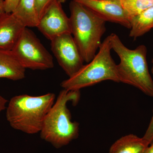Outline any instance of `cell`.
Instances as JSON below:
<instances>
[{
	"mask_svg": "<svg viewBox=\"0 0 153 153\" xmlns=\"http://www.w3.org/2000/svg\"><path fill=\"white\" fill-rule=\"evenodd\" d=\"M79 90L61 91L44 120L40 135L42 139L58 149L79 137V123L71 120L67 106L69 101L76 105L80 99Z\"/></svg>",
	"mask_w": 153,
	"mask_h": 153,
	"instance_id": "1",
	"label": "cell"
},
{
	"mask_svg": "<svg viewBox=\"0 0 153 153\" xmlns=\"http://www.w3.org/2000/svg\"><path fill=\"white\" fill-rule=\"evenodd\" d=\"M109 36L111 49L120 59L117 65L120 82L133 86L153 97V79L148 67L147 47L141 45L135 49H129L116 34L111 33Z\"/></svg>",
	"mask_w": 153,
	"mask_h": 153,
	"instance_id": "2",
	"label": "cell"
},
{
	"mask_svg": "<svg viewBox=\"0 0 153 153\" xmlns=\"http://www.w3.org/2000/svg\"><path fill=\"white\" fill-rule=\"evenodd\" d=\"M55 99V94L52 93L39 96H16L7 107V120L13 128L25 133L40 132Z\"/></svg>",
	"mask_w": 153,
	"mask_h": 153,
	"instance_id": "3",
	"label": "cell"
},
{
	"mask_svg": "<svg viewBox=\"0 0 153 153\" xmlns=\"http://www.w3.org/2000/svg\"><path fill=\"white\" fill-rule=\"evenodd\" d=\"M69 8L71 35L84 62L89 63L102 43L106 22L76 2L71 1Z\"/></svg>",
	"mask_w": 153,
	"mask_h": 153,
	"instance_id": "4",
	"label": "cell"
},
{
	"mask_svg": "<svg viewBox=\"0 0 153 153\" xmlns=\"http://www.w3.org/2000/svg\"><path fill=\"white\" fill-rule=\"evenodd\" d=\"M111 49L109 36L102 41L93 59L73 76L63 80L61 87L67 90H79L105 80L119 82L117 64L111 55Z\"/></svg>",
	"mask_w": 153,
	"mask_h": 153,
	"instance_id": "5",
	"label": "cell"
},
{
	"mask_svg": "<svg viewBox=\"0 0 153 153\" xmlns=\"http://www.w3.org/2000/svg\"><path fill=\"white\" fill-rule=\"evenodd\" d=\"M12 51L25 68L46 70L54 67L52 56L27 27L23 30Z\"/></svg>",
	"mask_w": 153,
	"mask_h": 153,
	"instance_id": "6",
	"label": "cell"
},
{
	"mask_svg": "<svg viewBox=\"0 0 153 153\" xmlns=\"http://www.w3.org/2000/svg\"><path fill=\"white\" fill-rule=\"evenodd\" d=\"M51 46L59 65L68 77L74 75L84 65L82 55L71 33L52 39Z\"/></svg>",
	"mask_w": 153,
	"mask_h": 153,
	"instance_id": "7",
	"label": "cell"
},
{
	"mask_svg": "<svg viewBox=\"0 0 153 153\" xmlns=\"http://www.w3.org/2000/svg\"><path fill=\"white\" fill-rule=\"evenodd\" d=\"M37 28L50 41L63 34H71L69 18L57 0L52 1L47 7L39 19Z\"/></svg>",
	"mask_w": 153,
	"mask_h": 153,
	"instance_id": "8",
	"label": "cell"
},
{
	"mask_svg": "<svg viewBox=\"0 0 153 153\" xmlns=\"http://www.w3.org/2000/svg\"><path fill=\"white\" fill-rule=\"evenodd\" d=\"M82 5L94 14L108 22L119 24L130 29V22L127 18L120 0H71Z\"/></svg>",
	"mask_w": 153,
	"mask_h": 153,
	"instance_id": "9",
	"label": "cell"
},
{
	"mask_svg": "<svg viewBox=\"0 0 153 153\" xmlns=\"http://www.w3.org/2000/svg\"><path fill=\"white\" fill-rule=\"evenodd\" d=\"M26 27L13 14L0 16V50H12Z\"/></svg>",
	"mask_w": 153,
	"mask_h": 153,
	"instance_id": "10",
	"label": "cell"
},
{
	"mask_svg": "<svg viewBox=\"0 0 153 153\" xmlns=\"http://www.w3.org/2000/svg\"><path fill=\"white\" fill-rule=\"evenodd\" d=\"M25 70L12 50H0V78L21 80L25 77Z\"/></svg>",
	"mask_w": 153,
	"mask_h": 153,
	"instance_id": "11",
	"label": "cell"
},
{
	"mask_svg": "<svg viewBox=\"0 0 153 153\" xmlns=\"http://www.w3.org/2000/svg\"><path fill=\"white\" fill-rule=\"evenodd\" d=\"M149 145L143 137L129 134L117 140L108 153H144Z\"/></svg>",
	"mask_w": 153,
	"mask_h": 153,
	"instance_id": "12",
	"label": "cell"
},
{
	"mask_svg": "<svg viewBox=\"0 0 153 153\" xmlns=\"http://www.w3.org/2000/svg\"><path fill=\"white\" fill-rule=\"evenodd\" d=\"M26 27H37L39 22L35 0H20L12 13Z\"/></svg>",
	"mask_w": 153,
	"mask_h": 153,
	"instance_id": "13",
	"label": "cell"
},
{
	"mask_svg": "<svg viewBox=\"0 0 153 153\" xmlns=\"http://www.w3.org/2000/svg\"><path fill=\"white\" fill-rule=\"evenodd\" d=\"M129 36L134 39L143 36L153 28V6L131 19Z\"/></svg>",
	"mask_w": 153,
	"mask_h": 153,
	"instance_id": "14",
	"label": "cell"
},
{
	"mask_svg": "<svg viewBox=\"0 0 153 153\" xmlns=\"http://www.w3.org/2000/svg\"><path fill=\"white\" fill-rule=\"evenodd\" d=\"M120 2L129 22L133 18L153 6V0H120Z\"/></svg>",
	"mask_w": 153,
	"mask_h": 153,
	"instance_id": "15",
	"label": "cell"
},
{
	"mask_svg": "<svg viewBox=\"0 0 153 153\" xmlns=\"http://www.w3.org/2000/svg\"><path fill=\"white\" fill-rule=\"evenodd\" d=\"M54 0H35L36 9L39 19L47 8V7Z\"/></svg>",
	"mask_w": 153,
	"mask_h": 153,
	"instance_id": "16",
	"label": "cell"
},
{
	"mask_svg": "<svg viewBox=\"0 0 153 153\" xmlns=\"http://www.w3.org/2000/svg\"><path fill=\"white\" fill-rule=\"evenodd\" d=\"M143 138L149 145L153 142V112L150 122Z\"/></svg>",
	"mask_w": 153,
	"mask_h": 153,
	"instance_id": "17",
	"label": "cell"
},
{
	"mask_svg": "<svg viewBox=\"0 0 153 153\" xmlns=\"http://www.w3.org/2000/svg\"><path fill=\"white\" fill-rule=\"evenodd\" d=\"M20 0H5L4 1L5 12L7 13H13L16 7Z\"/></svg>",
	"mask_w": 153,
	"mask_h": 153,
	"instance_id": "18",
	"label": "cell"
},
{
	"mask_svg": "<svg viewBox=\"0 0 153 153\" xmlns=\"http://www.w3.org/2000/svg\"><path fill=\"white\" fill-rule=\"evenodd\" d=\"M7 102V100L0 95V113L5 109L6 105Z\"/></svg>",
	"mask_w": 153,
	"mask_h": 153,
	"instance_id": "19",
	"label": "cell"
},
{
	"mask_svg": "<svg viewBox=\"0 0 153 153\" xmlns=\"http://www.w3.org/2000/svg\"><path fill=\"white\" fill-rule=\"evenodd\" d=\"M5 13L4 6V1L0 0V16H2Z\"/></svg>",
	"mask_w": 153,
	"mask_h": 153,
	"instance_id": "20",
	"label": "cell"
},
{
	"mask_svg": "<svg viewBox=\"0 0 153 153\" xmlns=\"http://www.w3.org/2000/svg\"><path fill=\"white\" fill-rule=\"evenodd\" d=\"M144 153H153V142L149 145Z\"/></svg>",
	"mask_w": 153,
	"mask_h": 153,
	"instance_id": "21",
	"label": "cell"
},
{
	"mask_svg": "<svg viewBox=\"0 0 153 153\" xmlns=\"http://www.w3.org/2000/svg\"><path fill=\"white\" fill-rule=\"evenodd\" d=\"M57 1H58L59 2L62 4V3H65L67 0H57Z\"/></svg>",
	"mask_w": 153,
	"mask_h": 153,
	"instance_id": "22",
	"label": "cell"
},
{
	"mask_svg": "<svg viewBox=\"0 0 153 153\" xmlns=\"http://www.w3.org/2000/svg\"><path fill=\"white\" fill-rule=\"evenodd\" d=\"M152 69H151V72L153 74V58L152 60Z\"/></svg>",
	"mask_w": 153,
	"mask_h": 153,
	"instance_id": "23",
	"label": "cell"
},
{
	"mask_svg": "<svg viewBox=\"0 0 153 153\" xmlns=\"http://www.w3.org/2000/svg\"><path fill=\"white\" fill-rule=\"evenodd\" d=\"M3 1H5V0H3Z\"/></svg>",
	"mask_w": 153,
	"mask_h": 153,
	"instance_id": "24",
	"label": "cell"
}]
</instances>
